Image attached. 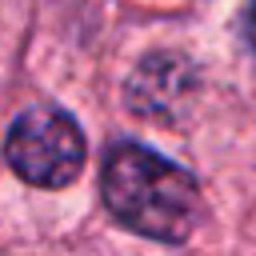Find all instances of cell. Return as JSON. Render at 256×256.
<instances>
[{"instance_id": "1", "label": "cell", "mask_w": 256, "mask_h": 256, "mask_svg": "<svg viewBox=\"0 0 256 256\" xmlns=\"http://www.w3.org/2000/svg\"><path fill=\"white\" fill-rule=\"evenodd\" d=\"M100 196L116 224L160 244H180L200 224L196 180L180 164L136 140L108 148L100 168Z\"/></svg>"}, {"instance_id": "2", "label": "cell", "mask_w": 256, "mask_h": 256, "mask_svg": "<svg viewBox=\"0 0 256 256\" xmlns=\"http://www.w3.org/2000/svg\"><path fill=\"white\" fill-rule=\"evenodd\" d=\"M4 160L36 188H64L84 168V132L60 108H28L8 128Z\"/></svg>"}, {"instance_id": "3", "label": "cell", "mask_w": 256, "mask_h": 256, "mask_svg": "<svg viewBox=\"0 0 256 256\" xmlns=\"http://www.w3.org/2000/svg\"><path fill=\"white\" fill-rule=\"evenodd\" d=\"M196 88V68L176 56V52H152L136 64V72L124 84V100L136 116L148 120H168L176 116V108L192 96Z\"/></svg>"}, {"instance_id": "4", "label": "cell", "mask_w": 256, "mask_h": 256, "mask_svg": "<svg viewBox=\"0 0 256 256\" xmlns=\"http://www.w3.org/2000/svg\"><path fill=\"white\" fill-rule=\"evenodd\" d=\"M248 40H252V48H256V0H252V16H248Z\"/></svg>"}]
</instances>
